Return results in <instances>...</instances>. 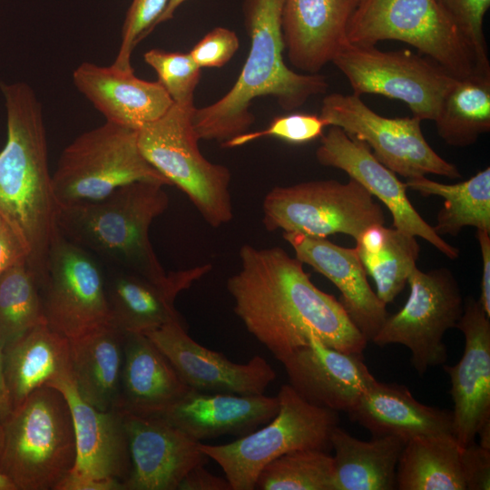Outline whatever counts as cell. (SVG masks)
Returning <instances> with one entry per match:
<instances>
[{
  "label": "cell",
  "instance_id": "6da1fadb",
  "mask_svg": "<svg viewBox=\"0 0 490 490\" xmlns=\"http://www.w3.org/2000/svg\"><path fill=\"white\" fill-rule=\"evenodd\" d=\"M240 269L227 281L235 314L283 362L312 338L346 353L363 354L368 340L340 301L319 289L303 263L279 247L243 245Z\"/></svg>",
  "mask_w": 490,
  "mask_h": 490
},
{
  "label": "cell",
  "instance_id": "7a4b0ae2",
  "mask_svg": "<svg viewBox=\"0 0 490 490\" xmlns=\"http://www.w3.org/2000/svg\"><path fill=\"white\" fill-rule=\"evenodd\" d=\"M0 90L7 129L0 152V220L21 243L41 287L60 233L42 105L27 83L0 82Z\"/></svg>",
  "mask_w": 490,
  "mask_h": 490
},
{
  "label": "cell",
  "instance_id": "3957f363",
  "mask_svg": "<svg viewBox=\"0 0 490 490\" xmlns=\"http://www.w3.org/2000/svg\"><path fill=\"white\" fill-rule=\"evenodd\" d=\"M284 0H243L244 28L250 50L237 81L217 102L195 108L191 122L199 140L223 143L245 133L255 121L251 102L271 96L285 111L302 106L309 98L325 93L324 75L301 74L284 62L281 17Z\"/></svg>",
  "mask_w": 490,
  "mask_h": 490
},
{
  "label": "cell",
  "instance_id": "277c9868",
  "mask_svg": "<svg viewBox=\"0 0 490 490\" xmlns=\"http://www.w3.org/2000/svg\"><path fill=\"white\" fill-rule=\"evenodd\" d=\"M156 181L124 185L104 199L59 205L58 228L68 240L152 279L166 275L150 240V227L169 205Z\"/></svg>",
  "mask_w": 490,
  "mask_h": 490
},
{
  "label": "cell",
  "instance_id": "5b68a950",
  "mask_svg": "<svg viewBox=\"0 0 490 490\" xmlns=\"http://www.w3.org/2000/svg\"><path fill=\"white\" fill-rule=\"evenodd\" d=\"M3 426L0 472L16 490H54L76 461L73 416L63 393L36 388Z\"/></svg>",
  "mask_w": 490,
  "mask_h": 490
},
{
  "label": "cell",
  "instance_id": "8992f818",
  "mask_svg": "<svg viewBox=\"0 0 490 490\" xmlns=\"http://www.w3.org/2000/svg\"><path fill=\"white\" fill-rule=\"evenodd\" d=\"M347 39L365 46L387 40L404 42L457 78L490 72L478 65L466 38L437 0H356Z\"/></svg>",
  "mask_w": 490,
  "mask_h": 490
},
{
  "label": "cell",
  "instance_id": "52a82bcc",
  "mask_svg": "<svg viewBox=\"0 0 490 490\" xmlns=\"http://www.w3.org/2000/svg\"><path fill=\"white\" fill-rule=\"evenodd\" d=\"M277 397L279 411L266 426L228 444H199L223 470L232 490L255 489L264 466L282 455L331 449V435L338 426L337 411L309 403L289 384L281 386Z\"/></svg>",
  "mask_w": 490,
  "mask_h": 490
},
{
  "label": "cell",
  "instance_id": "ba28073f",
  "mask_svg": "<svg viewBox=\"0 0 490 490\" xmlns=\"http://www.w3.org/2000/svg\"><path fill=\"white\" fill-rule=\"evenodd\" d=\"M194 109L173 103L161 118L138 131V145L146 161L217 228L233 218L231 174L201 154L191 122Z\"/></svg>",
  "mask_w": 490,
  "mask_h": 490
},
{
  "label": "cell",
  "instance_id": "9c48e42d",
  "mask_svg": "<svg viewBox=\"0 0 490 490\" xmlns=\"http://www.w3.org/2000/svg\"><path fill=\"white\" fill-rule=\"evenodd\" d=\"M140 181L171 185L142 154L138 131L108 122L68 144L52 174L59 205L97 201Z\"/></svg>",
  "mask_w": 490,
  "mask_h": 490
},
{
  "label": "cell",
  "instance_id": "30bf717a",
  "mask_svg": "<svg viewBox=\"0 0 490 490\" xmlns=\"http://www.w3.org/2000/svg\"><path fill=\"white\" fill-rule=\"evenodd\" d=\"M263 224L270 230L327 238L342 233L355 240L368 227L385 224L381 205L353 179L277 186L265 196Z\"/></svg>",
  "mask_w": 490,
  "mask_h": 490
},
{
  "label": "cell",
  "instance_id": "8fae6325",
  "mask_svg": "<svg viewBox=\"0 0 490 490\" xmlns=\"http://www.w3.org/2000/svg\"><path fill=\"white\" fill-rule=\"evenodd\" d=\"M332 63L348 79L352 93L402 101L421 121H434L457 80L432 59L409 50L382 51L348 43Z\"/></svg>",
  "mask_w": 490,
  "mask_h": 490
},
{
  "label": "cell",
  "instance_id": "7c38bea8",
  "mask_svg": "<svg viewBox=\"0 0 490 490\" xmlns=\"http://www.w3.org/2000/svg\"><path fill=\"white\" fill-rule=\"evenodd\" d=\"M409 296L400 310L388 315L372 338L379 347L399 344L411 352V365L419 376L444 365L446 332L456 327L464 299L452 271L445 267L422 271L416 267L407 279Z\"/></svg>",
  "mask_w": 490,
  "mask_h": 490
},
{
  "label": "cell",
  "instance_id": "4fadbf2b",
  "mask_svg": "<svg viewBox=\"0 0 490 490\" xmlns=\"http://www.w3.org/2000/svg\"><path fill=\"white\" fill-rule=\"evenodd\" d=\"M365 142L386 167L407 179L434 174L458 179L461 173L429 145L417 117L388 118L370 109L354 93H333L322 101L319 114Z\"/></svg>",
  "mask_w": 490,
  "mask_h": 490
},
{
  "label": "cell",
  "instance_id": "5bb4252c",
  "mask_svg": "<svg viewBox=\"0 0 490 490\" xmlns=\"http://www.w3.org/2000/svg\"><path fill=\"white\" fill-rule=\"evenodd\" d=\"M40 291L45 323L69 340L113 323L101 269L89 251L61 233L51 246Z\"/></svg>",
  "mask_w": 490,
  "mask_h": 490
},
{
  "label": "cell",
  "instance_id": "9a60e30c",
  "mask_svg": "<svg viewBox=\"0 0 490 490\" xmlns=\"http://www.w3.org/2000/svg\"><path fill=\"white\" fill-rule=\"evenodd\" d=\"M328 127L320 137L317 161L345 172L377 198L389 211L393 228L422 238L450 260L457 259L459 250L441 238L416 211L407 195L406 183L375 157L369 146L338 126Z\"/></svg>",
  "mask_w": 490,
  "mask_h": 490
},
{
  "label": "cell",
  "instance_id": "2e32d148",
  "mask_svg": "<svg viewBox=\"0 0 490 490\" xmlns=\"http://www.w3.org/2000/svg\"><path fill=\"white\" fill-rule=\"evenodd\" d=\"M144 335L164 354L183 383L195 391L260 395L277 377L260 356L240 364L200 345L188 335L181 320Z\"/></svg>",
  "mask_w": 490,
  "mask_h": 490
},
{
  "label": "cell",
  "instance_id": "e0dca14e",
  "mask_svg": "<svg viewBox=\"0 0 490 490\" xmlns=\"http://www.w3.org/2000/svg\"><path fill=\"white\" fill-rule=\"evenodd\" d=\"M132 470L124 490H176L208 457L200 442L159 416L124 412Z\"/></svg>",
  "mask_w": 490,
  "mask_h": 490
},
{
  "label": "cell",
  "instance_id": "ac0fdd59",
  "mask_svg": "<svg viewBox=\"0 0 490 490\" xmlns=\"http://www.w3.org/2000/svg\"><path fill=\"white\" fill-rule=\"evenodd\" d=\"M490 318L478 299L467 297L456 324L465 338L462 358L444 365L454 402L453 434L466 447L473 443L483 423L490 420Z\"/></svg>",
  "mask_w": 490,
  "mask_h": 490
},
{
  "label": "cell",
  "instance_id": "d6986e66",
  "mask_svg": "<svg viewBox=\"0 0 490 490\" xmlns=\"http://www.w3.org/2000/svg\"><path fill=\"white\" fill-rule=\"evenodd\" d=\"M362 356L339 351L312 338L282 364L289 385L304 400L348 413L377 380Z\"/></svg>",
  "mask_w": 490,
  "mask_h": 490
},
{
  "label": "cell",
  "instance_id": "ffe728a7",
  "mask_svg": "<svg viewBox=\"0 0 490 490\" xmlns=\"http://www.w3.org/2000/svg\"><path fill=\"white\" fill-rule=\"evenodd\" d=\"M303 264L329 279L340 292V303L360 333L371 341L389 315L371 289L355 248L338 246L327 238L283 232Z\"/></svg>",
  "mask_w": 490,
  "mask_h": 490
},
{
  "label": "cell",
  "instance_id": "44dd1931",
  "mask_svg": "<svg viewBox=\"0 0 490 490\" xmlns=\"http://www.w3.org/2000/svg\"><path fill=\"white\" fill-rule=\"evenodd\" d=\"M211 269L203 264L166 273L161 279L122 270L105 279L113 322L125 333L145 334L181 320L174 307L177 296Z\"/></svg>",
  "mask_w": 490,
  "mask_h": 490
},
{
  "label": "cell",
  "instance_id": "7402d4cb",
  "mask_svg": "<svg viewBox=\"0 0 490 490\" xmlns=\"http://www.w3.org/2000/svg\"><path fill=\"white\" fill-rule=\"evenodd\" d=\"M73 80L106 122L135 131L161 118L173 104L158 81L140 79L132 68L85 62L75 68Z\"/></svg>",
  "mask_w": 490,
  "mask_h": 490
},
{
  "label": "cell",
  "instance_id": "603a6c76",
  "mask_svg": "<svg viewBox=\"0 0 490 490\" xmlns=\"http://www.w3.org/2000/svg\"><path fill=\"white\" fill-rule=\"evenodd\" d=\"M48 387L63 393L71 408L76 443L72 470L123 485L132 470L124 412L92 407L79 396L74 378L58 380Z\"/></svg>",
  "mask_w": 490,
  "mask_h": 490
},
{
  "label": "cell",
  "instance_id": "cb8c5ba5",
  "mask_svg": "<svg viewBox=\"0 0 490 490\" xmlns=\"http://www.w3.org/2000/svg\"><path fill=\"white\" fill-rule=\"evenodd\" d=\"M278 397L207 393L191 389L158 415L190 437L201 440L245 436L270 421L279 411Z\"/></svg>",
  "mask_w": 490,
  "mask_h": 490
},
{
  "label": "cell",
  "instance_id": "d4e9b609",
  "mask_svg": "<svg viewBox=\"0 0 490 490\" xmlns=\"http://www.w3.org/2000/svg\"><path fill=\"white\" fill-rule=\"evenodd\" d=\"M356 0H284L281 27L289 63L318 74L348 43Z\"/></svg>",
  "mask_w": 490,
  "mask_h": 490
},
{
  "label": "cell",
  "instance_id": "484cf974",
  "mask_svg": "<svg viewBox=\"0 0 490 490\" xmlns=\"http://www.w3.org/2000/svg\"><path fill=\"white\" fill-rule=\"evenodd\" d=\"M373 436H418L453 434V412L418 402L409 389L376 380L348 412Z\"/></svg>",
  "mask_w": 490,
  "mask_h": 490
},
{
  "label": "cell",
  "instance_id": "4316f807",
  "mask_svg": "<svg viewBox=\"0 0 490 490\" xmlns=\"http://www.w3.org/2000/svg\"><path fill=\"white\" fill-rule=\"evenodd\" d=\"M190 390L146 335L125 333L116 409L136 415H158Z\"/></svg>",
  "mask_w": 490,
  "mask_h": 490
},
{
  "label": "cell",
  "instance_id": "83f0119b",
  "mask_svg": "<svg viewBox=\"0 0 490 490\" xmlns=\"http://www.w3.org/2000/svg\"><path fill=\"white\" fill-rule=\"evenodd\" d=\"M13 409L36 388L74 378L69 339L46 323L31 328L2 350Z\"/></svg>",
  "mask_w": 490,
  "mask_h": 490
},
{
  "label": "cell",
  "instance_id": "f1b7e54d",
  "mask_svg": "<svg viewBox=\"0 0 490 490\" xmlns=\"http://www.w3.org/2000/svg\"><path fill=\"white\" fill-rule=\"evenodd\" d=\"M69 342L74 382L79 396L96 409H116L125 332L112 323Z\"/></svg>",
  "mask_w": 490,
  "mask_h": 490
},
{
  "label": "cell",
  "instance_id": "f546056e",
  "mask_svg": "<svg viewBox=\"0 0 490 490\" xmlns=\"http://www.w3.org/2000/svg\"><path fill=\"white\" fill-rule=\"evenodd\" d=\"M406 441L392 436L359 440L337 426L331 435L333 490H392Z\"/></svg>",
  "mask_w": 490,
  "mask_h": 490
},
{
  "label": "cell",
  "instance_id": "4dcf8cb0",
  "mask_svg": "<svg viewBox=\"0 0 490 490\" xmlns=\"http://www.w3.org/2000/svg\"><path fill=\"white\" fill-rule=\"evenodd\" d=\"M355 241L365 271L375 282L377 297L386 305L391 303L416 267L420 247L416 237L385 224H375L365 229Z\"/></svg>",
  "mask_w": 490,
  "mask_h": 490
},
{
  "label": "cell",
  "instance_id": "1f68e13d",
  "mask_svg": "<svg viewBox=\"0 0 490 490\" xmlns=\"http://www.w3.org/2000/svg\"><path fill=\"white\" fill-rule=\"evenodd\" d=\"M462 448L451 434L408 440L397 466V488L466 490L461 466Z\"/></svg>",
  "mask_w": 490,
  "mask_h": 490
},
{
  "label": "cell",
  "instance_id": "d6a6232c",
  "mask_svg": "<svg viewBox=\"0 0 490 490\" xmlns=\"http://www.w3.org/2000/svg\"><path fill=\"white\" fill-rule=\"evenodd\" d=\"M405 183L407 189L422 196H438L444 200L433 227L439 236H456L465 227L490 231L489 167L454 184L435 181L426 176L407 179Z\"/></svg>",
  "mask_w": 490,
  "mask_h": 490
},
{
  "label": "cell",
  "instance_id": "836d02e7",
  "mask_svg": "<svg viewBox=\"0 0 490 490\" xmlns=\"http://www.w3.org/2000/svg\"><path fill=\"white\" fill-rule=\"evenodd\" d=\"M436 132L455 147L474 144L490 131V72L457 78L444 97L436 118Z\"/></svg>",
  "mask_w": 490,
  "mask_h": 490
},
{
  "label": "cell",
  "instance_id": "e575fe53",
  "mask_svg": "<svg viewBox=\"0 0 490 490\" xmlns=\"http://www.w3.org/2000/svg\"><path fill=\"white\" fill-rule=\"evenodd\" d=\"M45 323L38 279L23 260L0 274V348Z\"/></svg>",
  "mask_w": 490,
  "mask_h": 490
},
{
  "label": "cell",
  "instance_id": "d590c367",
  "mask_svg": "<svg viewBox=\"0 0 490 490\" xmlns=\"http://www.w3.org/2000/svg\"><path fill=\"white\" fill-rule=\"evenodd\" d=\"M333 456L327 451L302 449L277 457L260 473L255 489L333 490Z\"/></svg>",
  "mask_w": 490,
  "mask_h": 490
},
{
  "label": "cell",
  "instance_id": "8d00e7d4",
  "mask_svg": "<svg viewBox=\"0 0 490 490\" xmlns=\"http://www.w3.org/2000/svg\"><path fill=\"white\" fill-rule=\"evenodd\" d=\"M144 61L157 74L158 82L165 89L173 103L193 108L194 93L201 78V67L190 53L151 49L143 55Z\"/></svg>",
  "mask_w": 490,
  "mask_h": 490
},
{
  "label": "cell",
  "instance_id": "74e56055",
  "mask_svg": "<svg viewBox=\"0 0 490 490\" xmlns=\"http://www.w3.org/2000/svg\"><path fill=\"white\" fill-rule=\"evenodd\" d=\"M328 122L311 113H289L275 117L266 129L247 132L223 143V148H234L264 137H273L292 144H303L322 136Z\"/></svg>",
  "mask_w": 490,
  "mask_h": 490
},
{
  "label": "cell",
  "instance_id": "f35d334b",
  "mask_svg": "<svg viewBox=\"0 0 490 490\" xmlns=\"http://www.w3.org/2000/svg\"><path fill=\"white\" fill-rule=\"evenodd\" d=\"M471 47L478 65L490 70L484 18L490 0H437Z\"/></svg>",
  "mask_w": 490,
  "mask_h": 490
},
{
  "label": "cell",
  "instance_id": "ab89813d",
  "mask_svg": "<svg viewBox=\"0 0 490 490\" xmlns=\"http://www.w3.org/2000/svg\"><path fill=\"white\" fill-rule=\"evenodd\" d=\"M168 0H132L122 30V42L113 65L132 69L131 56L136 44L152 30Z\"/></svg>",
  "mask_w": 490,
  "mask_h": 490
},
{
  "label": "cell",
  "instance_id": "60d3db41",
  "mask_svg": "<svg viewBox=\"0 0 490 490\" xmlns=\"http://www.w3.org/2000/svg\"><path fill=\"white\" fill-rule=\"evenodd\" d=\"M240 47L236 33L225 27L208 32L189 52L201 67H222Z\"/></svg>",
  "mask_w": 490,
  "mask_h": 490
},
{
  "label": "cell",
  "instance_id": "b9f144b4",
  "mask_svg": "<svg viewBox=\"0 0 490 490\" xmlns=\"http://www.w3.org/2000/svg\"><path fill=\"white\" fill-rule=\"evenodd\" d=\"M461 466L466 490L490 489V449L475 442L463 447Z\"/></svg>",
  "mask_w": 490,
  "mask_h": 490
},
{
  "label": "cell",
  "instance_id": "7bdbcfd3",
  "mask_svg": "<svg viewBox=\"0 0 490 490\" xmlns=\"http://www.w3.org/2000/svg\"><path fill=\"white\" fill-rule=\"evenodd\" d=\"M54 490H124L122 482L101 479L71 470Z\"/></svg>",
  "mask_w": 490,
  "mask_h": 490
},
{
  "label": "cell",
  "instance_id": "ee69618b",
  "mask_svg": "<svg viewBox=\"0 0 490 490\" xmlns=\"http://www.w3.org/2000/svg\"><path fill=\"white\" fill-rule=\"evenodd\" d=\"M180 490H232L229 481L207 471L204 465L193 467L182 479Z\"/></svg>",
  "mask_w": 490,
  "mask_h": 490
},
{
  "label": "cell",
  "instance_id": "f6af8a7d",
  "mask_svg": "<svg viewBox=\"0 0 490 490\" xmlns=\"http://www.w3.org/2000/svg\"><path fill=\"white\" fill-rule=\"evenodd\" d=\"M26 260V254L19 240L11 230L0 222V274L15 265Z\"/></svg>",
  "mask_w": 490,
  "mask_h": 490
},
{
  "label": "cell",
  "instance_id": "bcb514c9",
  "mask_svg": "<svg viewBox=\"0 0 490 490\" xmlns=\"http://www.w3.org/2000/svg\"><path fill=\"white\" fill-rule=\"evenodd\" d=\"M476 239L482 257L481 293L478 301L490 318V231L476 230Z\"/></svg>",
  "mask_w": 490,
  "mask_h": 490
},
{
  "label": "cell",
  "instance_id": "7dc6e473",
  "mask_svg": "<svg viewBox=\"0 0 490 490\" xmlns=\"http://www.w3.org/2000/svg\"><path fill=\"white\" fill-rule=\"evenodd\" d=\"M13 411L11 399L5 385L3 371V357L0 348V421L3 423Z\"/></svg>",
  "mask_w": 490,
  "mask_h": 490
},
{
  "label": "cell",
  "instance_id": "c3c4849f",
  "mask_svg": "<svg viewBox=\"0 0 490 490\" xmlns=\"http://www.w3.org/2000/svg\"><path fill=\"white\" fill-rule=\"evenodd\" d=\"M187 0H168L167 5L160 17L156 20L153 29L162 23L172 19L177 8Z\"/></svg>",
  "mask_w": 490,
  "mask_h": 490
},
{
  "label": "cell",
  "instance_id": "681fc988",
  "mask_svg": "<svg viewBox=\"0 0 490 490\" xmlns=\"http://www.w3.org/2000/svg\"><path fill=\"white\" fill-rule=\"evenodd\" d=\"M0 490H16L12 481L0 472Z\"/></svg>",
  "mask_w": 490,
  "mask_h": 490
},
{
  "label": "cell",
  "instance_id": "f907efd6",
  "mask_svg": "<svg viewBox=\"0 0 490 490\" xmlns=\"http://www.w3.org/2000/svg\"><path fill=\"white\" fill-rule=\"evenodd\" d=\"M5 432L3 423L0 421V456L4 446Z\"/></svg>",
  "mask_w": 490,
  "mask_h": 490
},
{
  "label": "cell",
  "instance_id": "816d5d0a",
  "mask_svg": "<svg viewBox=\"0 0 490 490\" xmlns=\"http://www.w3.org/2000/svg\"><path fill=\"white\" fill-rule=\"evenodd\" d=\"M1 221H2V220H0V222H1Z\"/></svg>",
  "mask_w": 490,
  "mask_h": 490
}]
</instances>
